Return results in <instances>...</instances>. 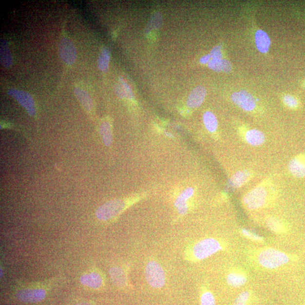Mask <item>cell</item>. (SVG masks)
Listing matches in <instances>:
<instances>
[{
	"label": "cell",
	"instance_id": "cell-30",
	"mask_svg": "<svg viewBox=\"0 0 305 305\" xmlns=\"http://www.w3.org/2000/svg\"><path fill=\"white\" fill-rule=\"evenodd\" d=\"M210 55L212 59H222L221 46H216L212 49Z\"/></svg>",
	"mask_w": 305,
	"mask_h": 305
},
{
	"label": "cell",
	"instance_id": "cell-35",
	"mask_svg": "<svg viewBox=\"0 0 305 305\" xmlns=\"http://www.w3.org/2000/svg\"><path fill=\"white\" fill-rule=\"evenodd\" d=\"M166 134L167 136H169V137H172V134L171 133H166Z\"/></svg>",
	"mask_w": 305,
	"mask_h": 305
},
{
	"label": "cell",
	"instance_id": "cell-1",
	"mask_svg": "<svg viewBox=\"0 0 305 305\" xmlns=\"http://www.w3.org/2000/svg\"><path fill=\"white\" fill-rule=\"evenodd\" d=\"M258 261L262 267L274 269L288 263L289 257L282 251L268 248L262 250L258 254Z\"/></svg>",
	"mask_w": 305,
	"mask_h": 305
},
{
	"label": "cell",
	"instance_id": "cell-11",
	"mask_svg": "<svg viewBox=\"0 0 305 305\" xmlns=\"http://www.w3.org/2000/svg\"><path fill=\"white\" fill-rule=\"evenodd\" d=\"M194 194V189L193 188H189L184 190L175 202V207L178 210L180 215H185L189 210V205L188 201L193 196Z\"/></svg>",
	"mask_w": 305,
	"mask_h": 305
},
{
	"label": "cell",
	"instance_id": "cell-14",
	"mask_svg": "<svg viewBox=\"0 0 305 305\" xmlns=\"http://www.w3.org/2000/svg\"><path fill=\"white\" fill-rule=\"evenodd\" d=\"M255 43L259 51L267 53L268 51L270 40L267 33L264 31L258 30L255 35Z\"/></svg>",
	"mask_w": 305,
	"mask_h": 305
},
{
	"label": "cell",
	"instance_id": "cell-8",
	"mask_svg": "<svg viewBox=\"0 0 305 305\" xmlns=\"http://www.w3.org/2000/svg\"><path fill=\"white\" fill-rule=\"evenodd\" d=\"M231 100L245 111H252L255 107V102L253 97L245 91L233 93L231 95Z\"/></svg>",
	"mask_w": 305,
	"mask_h": 305
},
{
	"label": "cell",
	"instance_id": "cell-19",
	"mask_svg": "<svg viewBox=\"0 0 305 305\" xmlns=\"http://www.w3.org/2000/svg\"><path fill=\"white\" fill-rule=\"evenodd\" d=\"M250 178V173L249 172L247 171L237 172L230 179V186L232 188L237 189V188L242 187L244 184H246Z\"/></svg>",
	"mask_w": 305,
	"mask_h": 305
},
{
	"label": "cell",
	"instance_id": "cell-34",
	"mask_svg": "<svg viewBox=\"0 0 305 305\" xmlns=\"http://www.w3.org/2000/svg\"><path fill=\"white\" fill-rule=\"evenodd\" d=\"M76 305H93V304L90 303H88V302H83V303L77 304Z\"/></svg>",
	"mask_w": 305,
	"mask_h": 305
},
{
	"label": "cell",
	"instance_id": "cell-24",
	"mask_svg": "<svg viewBox=\"0 0 305 305\" xmlns=\"http://www.w3.org/2000/svg\"><path fill=\"white\" fill-rule=\"evenodd\" d=\"M110 59H111V52L108 48L103 49L100 57L98 59L99 69L103 72H107Z\"/></svg>",
	"mask_w": 305,
	"mask_h": 305
},
{
	"label": "cell",
	"instance_id": "cell-13",
	"mask_svg": "<svg viewBox=\"0 0 305 305\" xmlns=\"http://www.w3.org/2000/svg\"><path fill=\"white\" fill-rule=\"evenodd\" d=\"M80 282L84 286L90 288L98 289L101 288L103 285V279L100 274L96 272H92L81 276Z\"/></svg>",
	"mask_w": 305,
	"mask_h": 305
},
{
	"label": "cell",
	"instance_id": "cell-3",
	"mask_svg": "<svg viewBox=\"0 0 305 305\" xmlns=\"http://www.w3.org/2000/svg\"><path fill=\"white\" fill-rule=\"evenodd\" d=\"M147 281L152 288H161L165 285V273L162 267L157 262L150 261L145 268Z\"/></svg>",
	"mask_w": 305,
	"mask_h": 305
},
{
	"label": "cell",
	"instance_id": "cell-26",
	"mask_svg": "<svg viewBox=\"0 0 305 305\" xmlns=\"http://www.w3.org/2000/svg\"><path fill=\"white\" fill-rule=\"evenodd\" d=\"M201 305H215V298L210 292H205L201 298Z\"/></svg>",
	"mask_w": 305,
	"mask_h": 305
},
{
	"label": "cell",
	"instance_id": "cell-2",
	"mask_svg": "<svg viewBox=\"0 0 305 305\" xmlns=\"http://www.w3.org/2000/svg\"><path fill=\"white\" fill-rule=\"evenodd\" d=\"M222 249L221 243L213 238L202 240L194 245L192 255L197 260H203L210 257Z\"/></svg>",
	"mask_w": 305,
	"mask_h": 305
},
{
	"label": "cell",
	"instance_id": "cell-12",
	"mask_svg": "<svg viewBox=\"0 0 305 305\" xmlns=\"http://www.w3.org/2000/svg\"><path fill=\"white\" fill-rule=\"evenodd\" d=\"M207 92L203 87L199 86L191 92L188 98L187 105L191 108H196L203 104Z\"/></svg>",
	"mask_w": 305,
	"mask_h": 305
},
{
	"label": "cell",
	"instance_id": "cell-10",
	"mask_svg": "<svg viewBox=\"0 0 305 305\" xmlns=\"http://www.w3.org/2000/svg\"><path fill=\"white\" fill-rule=\"evenodd\" d=\"M288 169L290 173L298 178L305 176V154H300L294 157L289 163Z\"/></svg>",
	"mask_w": 305,
	"mask_h": 305
},
{
	"label": "cell",
	"instance_id": "cell-31",
	"mask_svg": "<svg viewBox=\"0 0 305 305\" xmlns=\"http://www.w3.org/2000/svg\"><path fill=\"white\" fill-rule=\"evenodd\" d=\"M120 83L123 88L124 90H125L126 92L127 98H132L133 97V92L129 85H128V84L122 79V77L120 79Z\"/></svg>",
	"mask_w": 305,
	"mask_h": 305
},
{
	"label": "cell",
	"instance_id": "cell-20",
	"mask_svg": "<svg viewBox=\"0 0 305 305\" xmlns=\"http://www.w3.org/2000/svg\"><path fill=\"white\" fill-rule=\"evenodd\" d=\"M0 52H1L0 54H1V62L2 65L6 68H9L12 65L13 58L8 44L5 40H1Z\"/></svg>",
	"mask_w": 305,
	"mask_h": 305
},
{
	"label": "cell",
	"instance_id": "cell-22",
	"mask_svg": "<svg viewBox=\"0 0 305 305\" xmlns=\"http://www.w3.org/2000/svg\"><path fill=\"white\" fill-rule=\"evenodd\" d=\"M100 133L103 142L106 146H110L112 143V131L111 123L104 121L100 126Z\"/></svg>",
	"mask_w": 305,
	"mask_h": 305
},
{
	"label": "cell",
	"instance_id": "cell-16",
	"mask_svg": "<svg viewBox=\"0 0 305 305\" xmlns=\"http://www.w3.org/2000/svg\"><path fill=\"white\" fill-rule=\"evenodd\" d=\"M246 139L248 144L258 146L264 143L265 136L263 133L257 130L248 131L246 134Z\"/></svg>",
	"mask_w": 305,
	"mask_h": 305
},
{
	"label": "cell",
	"instance_id": "cell-25",
	"mask_svg": "<svg viewBox=\"0 0 305 305\" xmlns=\"http://www.w3.org/2000/svg\"><path fill=\"white\" fill-rule=\"evenodd\" d=\"M267 225L268 228L272 231L276 233L282 232L283 226L278 219L274 218H270L267 219Z\"/></svg>",
	"mask_w": 305,
	"mask_h": 305
},
{
	"label": "cell",
	"instance_id": "cell-18",
	"mask_svg": "<svg viewBox=\"0 0 305 305\" xmlns=\"http://www.w3.org/2000/svg\"><path fill=\"white\" fill-rule=\"evenodd\" d=\"M112 282L115 285L119 287L125 286L126 283V276L123 269L118 267H112L110 269Z\"/></svg>",
	"mask_w": 305,
	"mask_h": 305
},
{
	"label": "cell",
	"instance_id": "cell-23",
	"mask_svg": "<svg viewBox=\"0 0 305 305\" xmlns=\"http://www.w3.org/2000/svg\"><path fill=\"white\" fill-rule=\"evenodd\" d=\"M204 122L207 130L210 133H214L217 129L218 121L213 113L207 112L203 116Z\"/></svg>",
	"mask_w": 305,
	"mask_h": 305
},
{
	"label": "cell",
	"instance_id": "cell-28",
	"mask_svg": "<svg viewBox=\"0 0 305 305\" xmlns=\"http://www.w3.org/2000/svg\"><path fill=\"white\" fill-rule=\"evenodd\" d=\"M242 232L245 236H246L247 238H249L251 240L255 241V242H262L263 240V238L260 236L257 235V234L254 232L250 231L249 230L246 229H243Z\"/></svg>",
	"mask_w": 305,
	"mask_h": 305
},
{
	"label": "cell",
	"instance_id": "cell-4",
	"mask_svg": "<svg viewBox=\"0 0 305 305\" xmlns=\"http://www.w3.org/2000/svg\"><path fill=\"white\" fill-rule=\"evenodd\" d=\"M126 207L127 203L125 200H113L107 202L99 208L95 215L101 221H108L121 213Z\"/></svg>",
	"mask_w": 305,
	"mask_h": 305
},
{
	"label": "cell",
	"instance_id": "cell-27",
	"mask_svg": "<svg viewBox=\"0 0 305 305\" xmlns=\"http://www.w3.org/2000/svg\"><path fill=\"white\" fill-rule=\"evenodd\" d=\"M250 298V293L244 291L241 293L236 298L233 305H247L248 301Z\"/></svg>",
	"mask_w": 305,
	"mask_h": 305
},
{
	"label": "cell",
	"instance_id": "cell-32",
	"mask_svg": "<svg viewBox=\"0 0 305 305\" xmlns=\"http://www.w3.org/2000/svg\"><path fill=\"white\" fill-rule=\"evenodd\" d=\"M115 90L116 95H118L120 98H127L126 92L125 90H124L121 84H116Z\"/></svg>",
	"mask_w": 305,
	"mask_h": 305
},
{
	"label": "cell",
	"instance_id": "cell-5",
	"mask_svg": "<svg viewBox=\"0 0 305 305\" xmlns=\"http://www.w3.org/2000/svg\"><path fill=\"white\" fill-rule=\"evenodd\" d=\"M267 191L265 188L259 187L250 191L243 198L247 208L254 210L263 207L267 200Z\"/></svg>",
	"mask_w": 305,
	"mask_h": 305
},
{
	"label": "cell",
	"instance_id": "cell-6",
	"mask_svg": "<svg viewBox=\"0 0 305 305\" xmlns=\"http://www.w3.org/2000/svg\"><path fill=\"white\" fill-rule=\"evenodd\" d=\"M59 53L62 61L67 65H72L76 61V49L69 38L65 37L61 39L59 45Z\"/></svg>",
	"mask_w": 305,
	"mask_h": 305
},
{
	"label": "cell",
	"instance_id": "cell-29",
	"mask_svg": "<svg viewBox=\"0 0 305 305\" xmlns=\"http://www.w3.org/2000/svg\"><path fill=\"white\" fill-rule=\"evenodd\" d=\"M284 102L289 108H296L299 105L297 100L291 95H287L284 97Z\"/></svg>",
	"mask_w": 305,
	"mask_h": 305
},
{
	"label": "cell",
	"instance_id": "cell-17",
	"mask_svg": "<svg viewBox=\"0 0 305 305\" xmlns=\"http://www.w3.org/2000/svg\"><path fill=\"white\" fill-rule=\"evenodd\" d=\"M209 68L215 72L229 73L232 69L231 65L228 60L223 59H212L208 63Z\"/></svg>",
	"mask_w": 305,
	"mask_h": 305
},
{
	"label": "cell",
	"instance_id": "cell-21",
	"mask_svg": "<svg viewBox=\"0 0 305 305\" xmlns=\"http://www.w3.org/2000/svg\"><path fill=\"white\" fill-rule=\"evenodd\" d=\"M247 281L246 276L238 272H231L227 276L229 285L235 288L243 286Z\"/></svg>",
	"mask_w": 305,
	"mask_h": 305
},
{
	"label": "cell",
	"instance_id": "cell-33",
	"mask_svg": "<svg viewBox=\"0 0 305 305\" xmlns=\"http://www.w3.org/2000/svg\"><path fill=\"white\" fill-rule=\"evenodd\" d=\"M211 58L210 55H206L200 59V62L203 64L208 63L210 61Z\"/></svg>",
	"mask_w": 305,
	"mask_h": 305
},
{
	"label": "cell",
	"instance_id": "cell-7",
	"mask_svg": "<svg viewBox=\"0 0 305 305\" xmlns=\"http://www.w3.org/2000/svg\"><path fill=\"white\" fill-rule=\"evenodd\" d=\"M8 94L25 108L30 115L34 116L36 114L34 101L29 94L22 91L10 89L8 91Z\"/></svg>",
	"mask_w": 305,
	"mask_h": 305
},
{
	"label": "cell",
	"instance_id": "cell-15",
	"mask_svg": "<svg viewBox=\"0 0 305 305\" xmlns=\"http://www.w3.org/2000/svg\"><path fill=\"white\" fill-rule=\"evenodd\" d=\"M74 92H75L76 96L84 108L87 111H91L93 108L94 104L89 94L80 88H76Z\"/></svg>",
	"mask_w": 305,
	"mask_h": 305
},
{
	"label": "cell",
	"instance_id": "cell-9",
	"mask_svg": "<svg viewBox=\"0 0 305 305\" xmlns=\"http://www.w3.org/2000/svg\"><path fill=\"white\" fill-rule=\"evenodd\" d=\"M46 292L42 289H26L17 293V299L24 303H37L43 300Z\"/></svg>",
	"mask_w": 305,
	"mask_h": 305
}]
</instances>
